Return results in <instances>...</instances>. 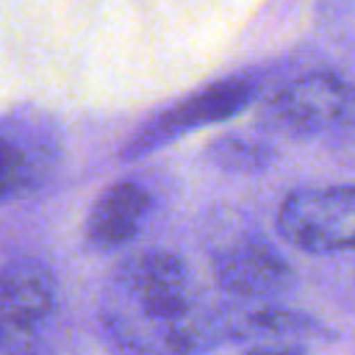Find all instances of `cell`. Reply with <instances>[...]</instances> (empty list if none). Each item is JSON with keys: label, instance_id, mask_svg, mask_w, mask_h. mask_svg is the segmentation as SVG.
Returning a JSON list of instances; mask_svg holds the SVG:
<instances>
[{"label": "cell", "instance_id": "cell-8", "mask_svg": "<svg viewBox=\"0 0 355 355\" xmlns=\"http://www.w3.org/2000/svg\"><path fill=\"white\" fill-rule=\"evenodd\" d=\"M53 147L28 128H0V200L33 186L50 166Z\"/></svg>", "mask_w": 355, "mask_h": 355}, {"label": "cell", "instance_id": "cell-10", "mask_svg": "<svg viewBox=\"0 0 355 355\" xmlns=\"http://www.w3.org/2000/svg\"><path fill=\"white\" fill-rule=\"evenodd\" d=\"M239 355H308L302 341H252Z\"/></svg>", "mask_w": 355, "mask_h": 355}, {"label": "cell", "instance_id": "cell-9", "mask_svg": "<svg viewBox=\"0 0 355 355\" xmlns=\"http://www.w3.org/2000/svg\"><path fill=\"white\" fill-rule=\"evenodd\" d=\"M208 155L225 172L250 175V172H261L272 161V147L258 136L233 133V136H219L208 147Z\"/></svg>", "mask_w": 355, "mask_h": 355}, {"label": "cell", "instance_id": "cell-4", "mask_svg": "<svg viewBox=\"0 0 355 355\" xmlns=\"http://www.w3.org/2000/svg\"><path fill=\"white\" fill-rule=\"evenodd\" d=\"M277 227L305 252H355V186L291 191L280 205Z\"/></svg>", "mask_w": 355, "mask_h": 355}, {"label": "cell", "instance_id": "cell-6", "mask_svg": "<svg viewBox=\"0 0 355 355\" xmlns=\"http://www.w3.org/2000/svg\"><path fill=\"white\" fill-rule=\"evenodd\" d=\"M147 211V189L136 180H116L94 200L86 216V241L94 250H116L141 230Z\"/></svg>", "mask_w": 355, "mask_h": 355}, {"label": "cell", "instance_id": "cell-3", "mask_svg": "<svg viewBox=\"0 0 355 355\" xmlns=\"http://www.w3.org/2000/svg\"><path fill=\"white\" fill-rule=\"evenodd\" d=\"M263 119L291 136L355 128V86L330 72L294 78L266 100Z\"/></svg>", "mask_w": 355, "mask_h": 355}, {"label": "cell", "instance_id": "cell-5", "mask_svg": "<svg viewBox=\"0 0 355 355\" xmlns=\"http://www.w3.org/2000/svg\"><path fill=\"white\" fill-rule=\"evenodd\" d=\"M214 280L233 300L255 302L286 291L294 272L266 239L241 236L214 255Z\"/></svg>", "mask_w": 355, "mask_h": 355}, {"label": "cell", "instance_id": "cell-2", "mask_svg": "<svg viewBox=\"0 0 355 355\" xmlns=\"http://www.w3.org/2000/svg\"><path fill=\"white\" fill-rule=\"evenodd\" d=\"M55 313V275L33 258L0 266V355H39Z\"/></svg>", "mask_w": 355, "mask_h": 355}, {"label": "cell", "instance_id": "cell-7", "mask_svg": "<svg viewBox=\"0 0 355 355\" xmlns=\"http://www.w3.org/2000/svg\"><path fill=\"white\" fill-rule=\"evenodd\" d=\"M255 94V86L250 80H222L208 86L205 92H197L191 97H186L183 103H178L175 108H169L164 116H158L141 136L139 147H147L150 139H166L175 136L186 128L194 125H208V122H222L233 114H239Z\"/></svg>", "mask_w": 355, "mask_h": 355}, {"label": "cell", "instance_id": "cell-1", "mask_svg": "<svg viewBox=\"0 0 355 355\" xmlns=\"http://www.w3.org/2000/svg\"><path fill=\"white\" fill-rule=\"evenodd\" d=\"M105 336L128 355H200L222 341V308L205 305L186 261L166 250L128 255L100 294Z\"/></svg>", "mask_w": 355, "mask_h": 355}]
</instances>
